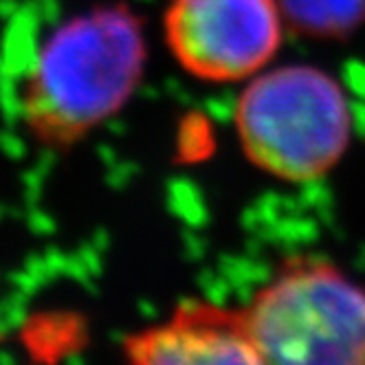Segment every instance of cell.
Returning <instances> with one entry per match:
<instances>
[{"label": "cell", "instance_id": "6da1fadb", "mask_svg": "<svg viewBox=\"0 0 365 365\" xmlns=\"http://www.w3.org/2000/svg\"><path fill=\"white\" fill-rule=\"evenodd\" d=\"M143 66L141 22L128 7L77 16L40 48L24 86V123L44 145H73L130 99Z\"/></svg>", "mask_w": 365, "mask_h": 365}, {"label": "cell", "instance_id": "7a4b0ae2", "mask_svg": "<svg viewBox=\"0 0 365 365\" xmlns=\"http://www.w3.org/2000/svg\"><path fill=\"white\" fill-rule=\"evenodd\" d=\"M242 150L284 180L324 176L348 148L350 108L330 75L315 66H282L253 80L236 108Z\"/></svg>", "mask_w": 365, "mask_h": 365}, {"label": "cell", "instance_id": "3957f363", "mask_svg": "<svg viewBox=\"0 0 365 365\" xmlns=\"http://www.w3.org/2000/svg\"><path fill=\"white\" fill-rule=\"evenodd\" d=\"M242 312L267 365H365V291L324 259L286 262Z\"/></svg>", "mask_w": 365, "mask_h": 365}, {"label": "cell", "instance_id": "277c9868", "mask_svg": "<svg viewBox=\"0 0 365 365\" xmlns=\"http://www.w3.org/2000/svg\"><path fill=\"white\" fill-rule=\"evenodd\" d=\"M165 38L178 64L198 80H245L279 48L277 0H172Z\"/></svg>", "mask_w": 365, "mask_h": 365}, {"label": "cell", "instance_id": "5b68a950", "mask_svg": "<svg viewBox=\"0 0 365 365\" xmlns=\"http://www.w3.org/2000/svg\"><path fill=\"white\" fill-rule=\"evenodd\" d=\"M130 365H267L245 312L207 302L180 304L172 317L125 339Z\"/></svg>", "mask_w": 365, "mask_h": 365}, {"label": "cell", "instance_id": "8992f818", "mask_svg": "<svg viewBox=\"0 0 365 365\" xmlns=\"http://www.w3.org/2000/svg\"><path fill=\"white\" fill-rule=\"evenodd\" d=\"M279 14L297 31L336 38L365 20V0H277Z\"/></svg>", "mask_w": 365, "mask_h": 365}]
</instances>
